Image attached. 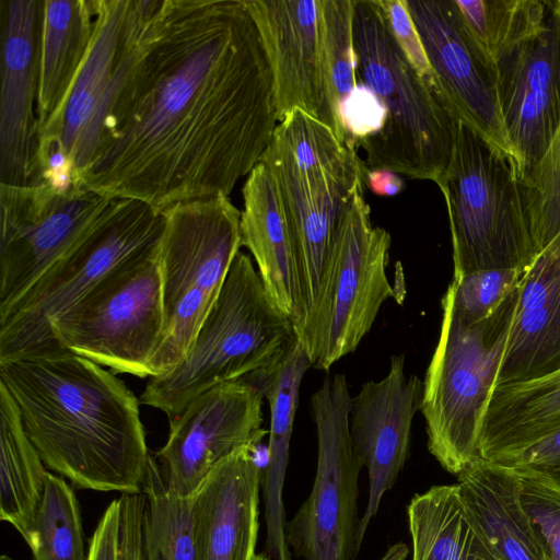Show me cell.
I'll return each mask as SVG.
<instances>
[{"label":"cell","instance_id":"obj_1","mask_svg":"<svg viewBox=\"0 0 560 560\" xmlns=\"http://www.w3.org/2000/svg\"><path fill=\"white\" fill-rule=\"evenodd\" d=\"M273 82L243 0H156L77 186L160 212L230 196L278 125Z\"/></svg>","mask_w":560,"mask_h":560},{"label":"cell","instance_id":"obj_2","mask_svg":"<svg viewBox=\"0 0 560 560\" xmlns=\"http://www.w3.org/2000/svg\"><path fill=\"white\" fill-rule=\"evenodd\" d=\"M0 384L46 467L80 489L143 492L140 400L115 373L59 346L0 361Z\"/></svg>","mask_w":560,"mask_h":560},{"label":"cell","instance_id":"obj_3","mask_svg":"<svg viewBox=\"0 0 560 560\" xmlns=\"http://www.w3.org/2000/svg\"><path fill=\"white\" fill-rule=\"evenodd\" d=\"M260 162L276 183L291 231L304 318L343 215L365 190L370 170L328 125L302 109L278 122Z\"/></svg>","mask_w":560,"mask_h":560},{"label":"cell","instance_id":"obj_4","mask_svg":"<svg viewBox=\"0 0 560 560\" xmlns=\"http://www.w3.org/2000/svg\"><path fill=\"white\" fill-rule=\"evenodd\" d=\"M296 340L292 320L267 293L252 258L238 252L183 360L150 377L140 402L174 421L208 389L260 372Z\"/></svg>","mask_w":560,"mask_h":560},{"label":"cell","instance_id":"obj_5","mask_svg":"<svg viewBox=\"0 0 560 560\" xmlns=\"http://www.w3.org/2000/svg\"><path fill=\"white\" fill-rule=\"evenodd\" d=\"M358 80L387 110L383 129L361 143L369 170L436 182L453 151L455 118L396 43L378 0H354Z\"/></svg>","mask_w":560,"mask_h":560},{"label":"cell","instance_id":"obj_6","mask_svg":"<svg viewBox=\"0 0 560 560\" xmlns=\"http://www.w3.org/2000/svg\"><path fill=\"white\" fill-rule=\"evenodd\" d=\"M447 208L453 279L486 269L524 272L537 256L512 158L455 119L450 162L435 182Z\"/></svg>","mask_w":560,"mask_h":560},{"label":"cell","instance_id":"obj_7","mask_svg":"<svg viewBox=\"0 0 560 560\" xmlns=\"http://www.w3.org/2000/svg\"><path fill=\"white\" fill-rule=\"evenodd\" d=\"M518 284L485 320L465 325L447 294L439 340L422 381L420 411L429 452L458 475L479 456L483 415L503 360L518 302Z\"/></svg>","mask_w":560,"mask_h":560},{"label":"cell","instance_id":"obj_8","mask_svg":"<svg viewBox=\"0 0 560 560\" xmlns=\"http://www.w3.org/2000/svg\"><path fill=\"white\" fill-rule=\"evenodd\" d=\"M160 246L164 327L150 362L153 376L188 352L242 247L241 214L230 196L177 203L165 212Z\"/></svg>","mask_w":560,"mask_h":560},{"label":"cell","instance_id":"obj_9","mask_svg":"<svg viewBox=\"0 0 560 560\" xmlns=\"http://www.w3.org/2000/svg\"><path fill=\"white\" fill-rule=\"evenodd\" d=\"M165 213L135 199H115L102 222L55 261L3 314L0 361L52 341L51 323L129 258L161 243Z\"/></svg>","mask_w":560,"mask_h":560},{"label":"cell","instance_id":"obj_10","mask_svg":"<svg viewBox=\"0 0 560 560\" xmlns=\"http://www.w3.org/2000/svg\"><path fill=\"white\" fill-rule=\"evenodd\" d=\"M392 237L374 226L364 191L343 215L319 283L303 320L294 327L311 368L328 371L353 352L383 303L395 295L387 275Z\"/></svg>","mask_w":560,"mask_h":560},{"label":"cell","instance_id":"obj_11","mask_svg":"<svg viewBox=\"0 0 560 560\" xmlns=\"http://www.w3.org/2000/svg\"><path fill=\"white\" fill-rule=\"evenodd\" d=\"M160 246L119 265L55 318L52 341L117 373L151 377L164 327Z\"/></svg>","mask_w":560,"mask_h":560},{"label":"cell","instance_id":"obj_12","mask_svg":"<svg viewBox=\"0 0 560 560\" xmlns=\"http://www.w3.org/2000/svg\"><path fill=\"white\" fill-rule=\"evenodd\" d=\"M351 396L343 374L326 375L311 397L317 465L308 498L287 523L289 547L304 560H355L360 551L359 474L349 430Z\"/></svg>","mask_w":560,"mask_h":560},{"label":"cell","instance_id":"obj_13","mask_svg":"<svg viewBox=\"0 0 560 560\" xmlns=\"http://www.w3.org/2000/svg\"><path fill=\"white\" fill-rule=\"evenodd\" d=\"M114 200L75 184H0V314L86 237Z\"/></svg>","mask_w":560,"mask_h":560},{"label":"cell","instance_id":"obj_14","mask_svg":"<svg viewBox=\"0 0 560 560\" xmlns=\"http://www.w3.org/2000/svg\"><path fill=\"white\" fill-rule=\"evenodd\" d=\"M154 4L155 0H94L89 50L62 104L37 131L34 173L51 150L67 156L73 178L84 167Z\"/></svg>","mask_w":560,"mask_h":560},{"label":"cell","instance_id":"obj_15","mask_svg":"<svg viewBox=\"0 0 560 560\" xmlns=\"http://www.w3.org/2000/svg\"><path fill=\"white\" fill-rule=\"evenodd\" d=\"M262 398L254 383L241 378L191 400L170 422L167 441L153 455L167 488L190 498L224 458L242 447H257L268 433L261 428Z\"/></svg>","mask_w":560,"mask_h":560},{"label":"cell","instance_id":"obj_16","mask_svg":"<svg viewBox=\"0 0 560 560\" xmlns=\"http://www.w3.org/2000/svg\"><path fill=\"white\" fill-rule=\"evenodd\" d=\"M406 5L427 54L433 90L444 106L512 158L497 73L466 33L454 0H406Z\"/></svg>","mask_w":560,"mask_h":560},{"label":"cell","instance_id":"obj_17","mask_svg":"<svg viewBox=\"0 0 560 560\" xmlns=\"http://www.w3.org/2000/svg\"><path fill=\"white\" fill-rule=\"evenodd\" d=\"M501 114L521 180L560 126V0H548L541 30L497 68Z\"/></svg>","mask_w":560,"mask_h":560},{"label":"cell","instance_id":"obj_18","mask_svg":"<svg viewBox=\"0 0 560 560\" xmlns=\"http://www.w3.org/2000/svg\"><path fill=\"white\" fill-rule=\"evenodd\" d=\"M272 73L278 121L302 109L337 136L323 56L322 0H243Z\"/></svg>","mask_w":560,"mask_h":560},{"label":"cell","instance_id":"obj_19","mask_svg":"<svg viewBox=\"0 0 560 560\" xmlns=\"http://www.w3.org/2000/svg\"><path fill=\"white\" fill-rule=\"evenodd\" d=\"M422 399V381L405 374V357L390 358L381 381L364 383L351 397L349 430L353 448L368 469L369 495L359 525V542L407 460L411 424Z\"/></svg>","mask_w":560,"mask_h":560},{"label":"cell","instance_id":"obj_20","mask_svg":"<svg viewBox=\"0 0 560 560\" xmlns=\"http://www.w3.org/2000/svg\"><path fill=\"white\" fill-rule=\"evenodd\" d=\"M1 5L0 184L23 186L34 176L43 1Z\"/></svg>","mask_w":560,"mask_h":560},{"label":"cell","instance_id":"obj_21","mask_svg":"<svg viewBox=\"0 0 560 560\" xmlns=\"http://www.w3.org/2000/svg\"><path fill=\"white\" fill-rule=\"evenodd\" d=\"M256 447L219 463L194 495L198 560H253L259 529L262 470Z\"/></svg>","mask_w":560,"mask_h":560},{"label":"cell","instance_id":"obj_22","mask_svg":"<svg viewBox=\"0 0 560 560\" xmlns=\"http://www.w3.org/2000/svg\"><path fill=\"white\" fill-rule=\"evenodd\" d=\"M518 292L497 385L525 383L560 370V233L522 273Z\"/></svg>","mask_w":560,"mask_h":560},{"label":"cell","instance_id":"obj_23","mask_svg":"<svg viewBox=\"0 0 560 560\" xmlns=\"http://www.w3.org/2000/svg\"><path fill=\"white\" fill-rule=\"evenodd\" d=\"M241 242L254 257L264 287L296 326L304 310L294 245L276 183L259 162L242 188Z\"/></svg>","mask_w":560,"mask_h":560},{"label":"cell","instance_id":"obj_24","mask_svg":"<svg viewBox=\"0 0 560 560\" xmlns=\"http://www.w3.org/2000/svg\"><path fill=\"white\" fill-rule=\"evenodd\" d=\"M310 368L311 363L296 339L276 363L245 377L261 390L270 409L268 460L261 480L266 551L270 560H291L283 487L300 387Z\"/></svg>","mask_w":560,"mask_h":560},{"label":"cell","instance_id":"obj_25","mask_svg":"<svg viewBox=\"0 0 560 560\" xmlns=\"http://www.w3.org/2000/svg\"><path fill=\"white\" fill-rule=\"evenodd\" d=\"M457 478L468 516L493 560H542L513 468L478 456Z\"/></svg>","mask_w":560,"mask_h":560},{"label":"cell","instance_id":"obj_26","mask_svg":"<svg viewBox=\"0 0 560 560\" xmlns=\"http://www.w3.org/2000/svg\"><path fill=\"white\" fill-rule=\"evenodd\" d=\"M560 428V370L517 384L497 385L487 405L479 457L498 462Z\"/></svg>","mask_w":560,"mask_h":560},{"label":"cell","instance_id":"obj_27","mask_svg":"<svg viewBox=\"0 0 560 560\" xmlns=\"http://www.w3.org/2000/svg\"><path fill=\"white\" fill-rule=\"evenodd\" d=\"M94 18V0L43 1L36 105L38 129L56 113L71 89L90 47Z\"/></svg>","mask_w":560,"mask_h":560},{"label":"cell","instance_id":"obj_28","mask_svg":"<svg viewBox=\"0 0 560 560\" xmlns=\"http://www.w3.org/2000/svg\"><path fill=\"white\" fill-rule=\"evenodd\" d=\"M412 560H493L474 527L456 485L433 486L408 508Z\"/></svg>","mask_w":560,"mask_h":560},{"label":"cell","instance_id":"obj_29","mask_svg":"<svg viewBox=\"0 0 560 560\" xmlns=\"http://www.w3.org/2000/svg\"><path fill=\"white\" fill-rule=\"evenodd\" d=\"M47 474L12 396L0 384V518L23 538L40 504Z\"/></svg>","mask_w":560,"mask_h":560},{"label":"cell","instance_id":"obj_30","mask_svg":"<svg viewBox=\"0 0 560 560\" xmlns=\"http://www.w3.org/2000/svg\"><path fill=\"white\" fill-rule=\"evenodd\" d=\"M472 44L497 73L499 63L537 34L548 14V0H454Z\"/></svg>","mask_w":560,"mask_h":560},{"label":"cell","instance_id":"obj_31","mask_svg":"<svg viewBox=\"0 0 560 560\" xmlns=\"http://www.w3.org/2000/svg\"><path fill=\"white\" fill-rule=\"evenodd\" d=\"M145 560H198L194 525V495L182 498L164 482L151 456L143 492Z\"/></svg>","mask_w":560,"mask_h":560},{"label":"cell","instance_id":"obj_32","mask_svg":"<svg viewBox=\"0 0 560 560\" xmlns=\"http://www.w3.org/2000/svg\"><path fill=\"white\" fill-rule=\"evenodd\" d=\"M23 539L33 560H86L79 501L63 478L47 474L40 504Z\"/></svg>","mask_w":560,"mask_h":560},{"label":"cell","instance_id":"obj_33","mask_svg":"<svg viewBox=\"0 0 560 560\" xmlns=\"http://www.w3.org/2000/svg\"><path fill=\"white\" fill-rule=\"evenodd\" d=\"M353 13L354 0H322L325 79L337 137L341 142L337 114L359 83L353 42Z\"/></svg>","mask_w":560,"mask_h":560},{"label":"cell","instance_id":"obj_34","mask_svg":"<svg viewBox=\"0 0 560 560\" xmlns=\"http://www.w3.org/2000/svg\"><path fill=\"white\" fill-rule=\"evenodd\" d=\"M537 253L560 233V126L550 143L522 179Z\"/></svg>","mask_w":560,"mask_h":560},{"label":"cell","instance_id":"obj_35","mask_svg":"<svg viewBox=\"0 0 560 560\" xmlns=\"http://www.w3.org/2000/svg\"><path fill=\"white\" fill-rule=\"evenodd\" d=\"M522 271L516 269H486L453 279L445 294L459 319L467 326L488 318L514 290Z\"/></svg>","mask_w":560,"mask_h":560},{"label":"cell","instance_id":"obj_36","mask_svg":"<svg viewBox=\"0 0 560 560\" xmlns=\"http://www.w3.org/2000/svg\"><path fill=\"white\" fill-rule=\"evenodd\" d=\"M515 471L521 502L542 560H560V490L534 476Z\"/></svg>","mask_w":560,"mask_h":560},{"label":"cell","instance_id":"obj_37","mask_svg":"<svg viewBox=\"0 0 560 560\" xmlns=\"http://www.w3.org/2000/svg\"><path fill=\"white\" fill-rule=\"evenodd\" d=\"M497 463L534 476L560 490V428Z\"/></svg>","mask_w":560,"mask_h":560},{"label":"cell","instance_id":"obj_38","mask_svg":"<svg viewBox=\"0 0 560 560\" xmlns=\"http://www.w3.org/2000/svg\"><path fill=\"white\" fill-rule=\"evenodd\" d=\"M378 2L396 43L417 72L433 88L427 54L406 0H378Z\"/></svg>","mask_w":560,"mask_h":560},{"label":"cell","instance_id":"obj_39","mask_svg":"<svg viewBox=\"0 0 560 560\" xmlns=\"http://www.w3.org/2000/svg\"><path fill=\"white\" fill-rule=\"evenodd\" d=\"M119 500L112 501L103 513L91 539L86 560H119Z\"/></svg>","mask_w":560,"mask_h":560},{"label":"cell","instance_id":"obj_40","mask_svg":"<svg viewBox=\"0 0 560 560\" xmlns=\"http://www.w3.org/2000/svg\"><path fill=\"white\" fill-rule=\"evenodd\" d=\"M143 517L141 502L129 500L120 505L119 560H145Z\"/></svg>","mask_w":560,"mask_h":560},{"label":"cell","instance_id":"obj_41","mask_svg":"<svg viewBox=\"0 0 560 560\" xmlns=\"http://www.w3.org/2000/svg\"><path fill=\"white\" fill-rule=\"evenodd\" d=\"M406 187L401 175L388 170H370L366 188L377 196H395Z\"/></svg>","mask_w":560,"mask_h":560},{"label":"cell","instance_id":"obj_42","mask_svg":"<svg viewBox=\"0 0 560 560\" xmlns=\"http://www.w3.org/2000/svg\"><path fill=\"white\" fill-rule=\"evenodd\" d=\"M408 553V547L404 542H397L388 547V549L380 560H406Z\"/></svg>","mask_w":560,"mask_h":560},{"label":"cell","instance_id":"obj_43","mask_svg":"<svg viewBox=\"0 0 560 560\" xmlns=\"http://www.w3.org/2000/svg\"><path fill=\"white\" fill-rule=\"evenodd\" d=\"M253 560H270L268 557H266L265 555H257L254 557Z\"/></svg>","mask_w":560,"mask_h":560},{"label":"cell","instance_id":"obj_44","mask_svg":"<svg viewBox=\"0 0 560 560\" xmlns=\"http://www.w3.org/2000/svg\"><path fill=\"white\" fill-rule=\"evenodd\" d=\"M0 560H14L12 557L8 556V555H2L0 557Z\"/></svg>","mask_w":560,"mask_h":560}]
</instances>
